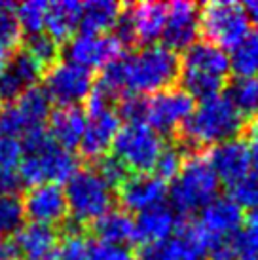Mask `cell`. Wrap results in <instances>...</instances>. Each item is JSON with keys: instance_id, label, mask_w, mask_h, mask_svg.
Listing matches in <instances>:
<instances>
[{"instance_id": "obj_1", "label": "cell", "mask_w": 258, "mask_h": 260, "mask_svg": "<svg viewBox=\"0 0 258 260\" xmlns=\"http://www.w3.org/2000/svg\"><path fill=\"white\" fill-rule=\"evenodd\" d=\"M245 122L247 120L234 107V103L220 93L194 107V112L175 137L190 154H196L205 146L213 148L230 139H237L245 129Z\"/></svg>"}, {"instance_id": "obj_2", "label": "cell", "mask_w": 258, "mask_h": 260, "mask_svg": "<svg viewBox=\"0 0 258 260\" xmlns=\"http://www.w3.org/2000/svg\"><path fill=\"white\" fill-rule=\"evenodd\" d=\"M23 159L19 164V179L23 184H63L80 169V159L71 150L57 146L46 129L35 131L21 139Z\"/></svg>"}, {"instance_id": "obj_3", "label": "cell", "mask_w": 258, "mask_h": 260, "mask_svg": "<svg viewBox=\"0 0 258 260\" xmlns=\"http://www.w3.org/2000/svg\"><path fill=\"white\" fill-rule=\"evenodd\" d=\"M125 89L127 93L154 95L175 87L180 76L179 53L164 44L143 46L141 50L123 55Z\"/></svg>"}, {"instance_id": "obj_4", "label": "cell", "mask_w": 258, "mask_h": 260, "mask_svg": "<svg viewBox=\"0 0 258 260\" xmlns=\"http://www.w3.org/2000/svg\"><path fill=\"white\" fill-rule=\"evenodd\" d=\"M220 179L211 167L207 156L200 152L190 154L184 166L169 188L171 209L186 218L196 211H201L218 198Z\"/></svg>"}, {"instance_id": "obj_5", "label": "cell", "mask_w": 258, "mask_h": 260, "mask_svg": "<svg viewBox=\"0 0 258 260\" xmlns=\"http://www.w3.org/2000/svg\"><path fill=\"white\" fill-rule=\"evenodd\" d=\"M64 196L69 203V218L80 226L93 224L114 205V190L93 167H80L67 181Z\"/></svg>"}, {"instance_id": "obj_6", "label": "cell", "mask_w": 258, "mask_h": 260, "mask_svg": "<svg viewBox=\"0 0 258 260\" xmlns=\"http://www.w3.org/2000/svg\"><path fill=\"white\" fill-rule=\"evenodd\" d=\"M164 139L146 123H125L120 127L112 143L116 158L129 169V173L148 175L164 150Z\"/></svg>"}, {"instance_id": "obj_7", "label": "cell", "mask_w": 258, "mask_h": 260, "mask_svg": "<svg viewBox=\"0 0 258 260\" xmlns=\"http://www.w3.org/2000/svg\"><path fill=\"white\" fill-rule=\"evenodd\" d=\"M200 32L207 42L218 48H234L249 35V19L243 4L237 2H207L200 8Z\"/></svg>"}, {"instance_id": "obj_8", "label": "cell", "mask_w": 258, "mask_h": 260, "mask_svg": "<svg viewBox=\"0 0 258 260\" xmlns=\"http://www.w3.org/2000/svg\"><path fill=\"white\" fill-rule=\"evenodd\" d=\"M51 101L42 87H30L17 101L4 105L0 118V137H14L21 141L35 131L44 129L51 114Z\"/></svg>"}, {"instance_id": "obj_9", "label": "cell", "mask_w": 258, "mask_h": 260, "mask_svg": "<svg viewBox=\"0 0 258 260\" xmlns=\"http://www.w3.org/2000/svg\"><path fill=\"white\" fill-rule=\"evenodd\" d=\"M95 86L93 73L84 67L59 59L44 73V91L57 107H78Z\"/></svg>"}, {"instance_id": "obj_10", "label": "cell", "mask_w": 258, "mask_h": 260, "mask_svg": "<svg viewBox=\"0 0 258 260\" xmlns=\"http://www.w3.org/2000/svg\"><path fill=\"white\" fill-rule=\"evenodd\" d=\"M194 112V99L179 86L146 97L144 123L158 135H177L190 114Z\"/></svg>"}, {"instance_id": "obj_11", "label": "cell", "mask_w": 258, "mask_h": 260, "mask_svg": "<svg viewBox=\"0 0 258 260\" xmlns=\"http://www.w3.org/2000/svg\"><path fill=\"white\" fill-rule=\"evenodd\" d=\"M123 48L112 35H86L80 32L72 37L64 46V61L84 67L93 73V69H103L110 61L120 57Z\"/></svg>"}, {"instance_id": "obj_12", "label": "cell", "mask_w": 258, "mask_h": 260, "mask_svg": "<svg viewBox=\"0 0 258 260\" xmlns=\"http://www.w3.org/2000/svg\"><path fill=\"white\" fill-rule=\"evenodd\" d=\"M25 217L30 222L55 228L69 220V203L64 190L59 184H40L30 186L23 198Z\"/></svg>"}, {"instance_id": "obj_13", "label": "cell", "mask_w": 258, "mask_h": 260, "mask_svg": "<svg viewBox=\"0 0 258 260\" xmlns=\"http://www.w3.org/2000/svg\"><path fill=\"white\" fill-rule=\"evenodd\" d=\"M44 69L25 51L10 55L6 65L0 71V105L17 101L25 91L36 87Z\"/></svg>"}, {"instance_id": "obj_14", "label": "cell", "mask_w": 258, "mask_h": 260, "mask_svg": "<svg viewBox=\"0 0 258 260\" xmlns=\"http://www.w3.org/2000/svg\"><path fill=\"white\" fill-rule=\"evenodd\" d=\"M200 35V6L194 2H173L169 4V14L165 21L162 40L171 51H186L192 44L198 42Z\"/></svg>"}, {"instance_id": "obj_15", "label": "cell", "mask_w": 258, "mask_h": 260, "mask_svg": "<svg viewBox=\"0 0 258 260\" xmlns=\"http://www.w3.org/2000/svg\"><path fill=\"white\" fill-rule=\"evenodd\" d=\"M86 118V131L78 148L82 158L95 164L97 159L105 158L112 148V143L122 127V120L116 114V109L89 112Z\"/></svg>"}, {"instance_id": "obj_16", "label": "cell", "mask_w": 258, "mask_h": 260, "mask_svg": "<svg viewBox=\"0 0 258 260\" xmlns=\"http://www.w3.org/2000/svg\"><path fill=\"white\" fill-rule=\"evenodd\" d=\"M169 194L167 182L156 175H131L118 188V200L125 213H144V211L164 205Z\"/></svg>"}, {"instance_id": "obj_17", "label": "cell", "mask_w": 258, "mask_h": 260, "mask_svg": "<svg viewBox=\"0 0 258 260\" xmlns=\"http://www.w3.org/2000/svg\"><path fill=\"white\" fill-rule=\"evenodd\" d=\"M207 159L211 167L215 169V173L218 175V179L226 182L228 186L254 169L251 145L239 137L213 146L209 150Z\"/></svg>"}, {"instance_id": "obj_18", "label": "cell", "mask_w": 258, "mask_h": 260, "mask_svg": "<svg viewBox=\"0 0 258 260\" xmlns=\"http://www.w3.org/2000/svg\"><path fill=\"white\" fill-rule=\"evenodd\" d=\"M180 73L226 82L230 73V57L226 50L211 42H196L180 59Z\"/></svg>"}, {"instance_id": "obj_19", "label": "cell", "mask_w": 258, "mask_h": 260, "mask_svg": "<svg viewBox=\"0 0 258 260\" xmlns=\"http://www.w3.org/2000/svg\"><path fill=\"white\" fill-rule=\"evenodd\" d=\"M200 228L211 241L236 236L243 224V209L232 198H216L201 209Z\"/></svg>"}, {"instance_id": "obj_20", "label": "cell", "mask_w": 258, "mask_h": 260, "mask_svg": "<svg viewBox=\"0 0 258 260\" xmlns=\"http://www.w3.org/2000/svg\"><path fill=\"white\" fill-rule=\"evenodd\" d=\"M61 236L44 224H25L15 234L14 245L19 260H55Z\"/></svg>"}, {"instance_id": "obj_21", "label": "cell", "mask_w": 258, "mask_h": 260, "mask_svg": "<svg viewBox=\"0 0 258 260\" xmlns=\"http://www.w3.org/2000/svg\"><path fill=\"white\" fill-rule=\"evenodd\" d=\"M125 12L129 15V21L135 30L137 44L152 46L158 38H162L169 4L164 2H139V4H127Z\"/></svg>"}, {"instance_id": "obj_22", "label": "cell", "mask_w": 258, "mask_h": 260, "mask_svg": "<svg viewBox=\"0 0 258 260\" xmlns=\"http://www.w3.org/2000/svg\"><path fill=\"white\" fill-rule=\"evenodd\" d=\"M86 120L80 107H57L48 118V135L64 150H76L86 131Z\"/></svg>"}, {"instance_id": "obj_23", "label": "cell", "mask_w": 258, "mask_h": 260, "mask_svg": "<svg viewBox=\"0 0 258 260\" xmlns=\"http://www.w3.org/2000/svg\"><path fill=\"white\" fill-rule=\"evenodd\" d=\"M180 220L182 218L177 217V213L171 207H167L165 203L158 207H152L144 213H139L133 220L135 224L133 241H139L141 245H144V243H156V241L169 239L175 234Z\"/></svg>"}, {"instance_id": "obj_24", "label": "cell", "mask_w": 258, "mask_h": 260, "mask_svg": "<svg viewBox=\"0 0 258 260\" xmlns=\"http://www.w3.org/2000/svg\"><path fill=\"white\" fill-rule=\"evenodd\" d=\"M80 15H82V4L76 0H59L48 4V15H46V30L53 40L63 46L69 42L76 29H80Z\"/></svg>"}, {"instance_id": "obj_25", "label": "cell", "mask_w": 258, "mask_h": 260, "mask_svg": "<svg viewBox=\"0 0 258 260\" xmlns=\"http://www.w3.org/2000/svg\"><path fill=\"white\" fill-rule=\"evenodd\" d=\"M123 6L112 0H89L82 4L80 29L86 35H107L114 29Z\"/></svg>"}, {"instance_id": "obj_26", "label": "cell", "mask_w": 258, "mask_h": 260, "mask_svg": "<svg viewBox=\"0 0 258 260\" xmlns=\"http://www.w3.org/2000/svg\"><path fill=\"white\" fill-rule=\"evenodd\" d=\"M91 228L97 236V241L110 243V245L125 247L129 241H133V236H135L133 218L123 209H110L107 215L97 218L91 224Z\"/></svg>"}, {"instance_id": "obj_27", "label": "cell", "mask_w": 258, "mask_h": 260, "mask_svg": "<svg viewBox=\"0 0 258 260\" xmlns=\"http://www.w3.org/2000/svg\"><path fill=\"white\" fill-rule=\"evenodd\" d=\"M180 260H207L209 258V238L198 222L180 220L173 234Z\"/></svg>"}, {"instance_id": "obj_28", "label": "cell", "mask_w": 258, "mask_h": 260, "mask_svg": "<svg viewBox=\"0 0 258 260\" xmlns=\"http://www.w3.org/2000/svg\"><path fill=\"white\" fill-rule=\"evenodd\" d=\"M230 71L237 74V78L258 76V30L249 32L239 44L232 48Z\"/></svg>"}, {"instance_id": "obj_29", "label": "cell", "mask_w": 258, "mask_h": 260, "mask_svg": "<svg viewBox=\"0 0 258 260\" xmlns=\"http://www.w3.org/2000/svg\"><path fill=\"white\" fill-rule=\"evenodd\" d=\"M226 97L234 103L245 120L258 116V76L236 78L228 86Z\"/></svg>"}, {"instance_id": "obj_30", "label": "cell", "mask_w": 258, "mask_h": 260, "mask_svg": "<svg viewBox=\"0 0 258 260\" xmlns=\"http://www.w3.org/2000/svg\"><path fill=\"white\" fill-rule=\"evenodd\" d=\"M67 232L59 239L55 260H89V239L82 230V226L67 220Z\"/></svg>"}, {"instance_id": "obj_31", "label": "cell", "mask_w": 258, "mask_h": 260, "mask_svg": "<svg viewBox=\"0 0 258 260\" xmlns=\"http://www.w3.org/2000/svg\"><path fill=\"white\" fill-rule=\"evenodd\" d=\"M23 51L29 53L38 65L44 69V73L55 65L61 55V44H57L48 32H40V35H33V37L23 38Z\"/></svg>"}, {"instance_id": "obj_32", "label": "cell", "mask_w": 258, "mask_h": 260, "mask_svg": "<svg viewBox=\"0 0 258 260\" xmlns=\"http://www.w3.org/2000/svg\"><path fill=\"white\" fill-rule=\"evenodd\" d=\"M46 15H48V2L42 0H27L15 6V17L21 27V32L27 37L40 35L46 29Z\"/></svg>"}, {"instance_id": "obj_33", "label": "cell", "mask_w": 258, "mask_h": 260, "mask_svg": "<svg viewBox=\"0 0 258 260\" xmlns=\"http://www.w3.org/2000/svg\"><path fill=\"white\" fill-rule=\"evenodd\" d=\"M188 156H190V152H188L182 145H179L177 141H175V143H169V145H165L162 154H159L158 161H156V166H154L156 177L162 179L164 182L175 181L177 175L180 173L182 166H184V161H186Z\"/></svg>"}, {"instance_id": "obj_34", "label": "cell", "mask_w": 258, "mask_h": 260, "mask_svg": "<svg viewBox=\"0 0 258 260\" xmlns=\"http://www.w3.org/2000/svg\"><path fill=\"white\" fill-rule=\"evenodd\" d=\"M25 209L23 200L17 194L0 198V238L14 236L23 228Z\"/></svg>"}, {"instance_id": "obj_35", "label": "cell", "mask_w": 258, "mask_h": 260, "mask_svg": "<svg viewBox=\"0 0 258 260\" xmlns=\"http://www.w3.org/2000/svg\"><path fill=\"white\" fill-rule=\"evenodd\" d=\"M23 42L21 27L15 17V4L0 2V46L8 51H14Z\"/></svg>"}, {"instance_id": "obj_36", "label": "cell", "mask_w": 258, "mask_h": 260, "mask_svg": "<svg viewBox=\"0 0 258 260\" xmlns=\"http://www.w3.org/2000/svg\"><path fill=\"white\" fill-rule=\"evenodd\" d=\"M230 198L241 209H258V171L252 169L239 181L230 184Z\"/></svg>"}, {"instance_id": "obj_37", "label": "cell", "mask_w": 258, "mask_h": 260, "mask_svg": "<svg viewBox=\"0 0 258 260\" xmlns=\"http://www.w3.org/2000/svg\"><path fill=\"white\" fill-rule=\"evenodd\" d=\"M237 260H258V209L251 213L247 228L236 234Z\"/></svg>"}, {"instance_id": "obj_38", "label": "cell", "mask_w": 258, "mask_h": 260, "mask_svg": "<svg viewBox=\"0 0 258 260\" xmlns=\"http://www.w3.org/2000/svg\"><path fill=\"white\" fill-rule=\"evenodd\" d=\"M93 169L101 175V179L107 182L112 190H118V188L122 186L123 182L131 177L127 167L123 166L122 161L116 158V156H112V154H110V156L107 154L105 158L97 159Z\"/></svg>"}, {"instance_id": "obj_39", "label": "cell", "mask_w": 258, "mask_h": 260, "mask_svg": "<svg viewBox=\"0 0 258 260\" xmlns=\"http://www.w3.org/2000/svg\"><path fill=\"white\" fill-rule=\"evenodd\" d=\"M23 159V146L19 139L0 137V171L17 173Z\"/></svg>"}, {"instance_id": "obj_40", "label": "cell", "mask_w": 258, "mask_h": 260, "mask_svg": "<svg viewBox=\"0 0 258 260\" xmlns=\"http://www.w3.org/2000/svg\"><path fill=\"white\" fill-rule=\"evenodd\" d=\"M137 260H180V258L171 236L169 239H164V241L141 245V249L137 251Z\"/></svg>"}, {"instance_id": "obj_41", "label": "cell", "mask_w": 258, "mask_h": 260, "mask_svg": "<svg viewBox=\"0 0 258 260\" xmlns=\"http://www.w3.org/2000/svg\"><path fill=\"white\" fill-rule=\"evenodd\" d=\"M89 260H133L131 253L122 245H110L103 241L89 243Z\"/></svg>"}, {"instance_id": "obj_42", "label": "cell", "mask_w": 258, "mask_h": 260, "mask_svg": "<svg viewBox=\"0 0 258 260\" xmlns=\"http://www.w3.org/2000/svg\"><path fill=\"white\" fill-rule=\"evenodd\" d=\"M23 186L19 173H6L0 171V198L2 196H12L17 194V190Z\"/></svg>"}, {"instance_id": "obj_43", "label": "cell", "mask_w": 258, "mask_h": 260, "mask_svg": "<svg viewBox=\"0 0 258 260\" xmlns=\"http://www.w3.org/2000/svg\"><path fill=\"white\" fill-rule=\"evenodd\" d=\"M0 260H19L12 239L0 238Z\"/></svg>"}, {"instance_id": "obj_44", "label": "cell", "mask_w": 258, "mask_h": 260, "mask_svg": "<svg viewBox=\"0 0 258 260\" xmlns=\"http://www.w3.org/2000/svg\"><path fill=\"white\" fill-rule=\"evenodd\" d=\"M245 14H247V19H249V23H254L258 27V0H251V2H247L243 6Z\"/></svg>"}, {"instance_id": "obj_45", "label": "cell", "mask_w": 258, "mask_h": 260, "mask_svg": "<svg viewBox=\"0 0 258 260\" xmlns=\"http://www.w3.org/2000/svg\"><path fill=\"white\" fill-rule=\"evenodd\" d=\"M251 156H252V167L258 171V125L254 131V141L251 143Z\"/></svg>"}, {"instance_id": "obj_46", "label": "cell", "mask_w": 258, "mask_h": 260, "mask_svg": "<svg viewBox=\"0 0 258 260\" xmlns=\"http://www.w3.org/2000/svg\"><path fill=\"white\" fill-rule=\"evenodd\" d=\"M10 53H12V51H8L4 46H0V71H2V67L6 65V61L10 59Z\"/></svg>"}, {"instance_id": "obj_47", "label": "cell", "mask_w": 258, "mask_h": 260, "mask_svg": "<svg viewBox=\"0 0 258 260\" xmlns=\"http://www.w3.org/2000/svg\"><path fill=\"white\" fill-rule=\"evenodd\" d=\"M2 109H4V105H0V118H2Z\"/></svg>"}]
</instances>
